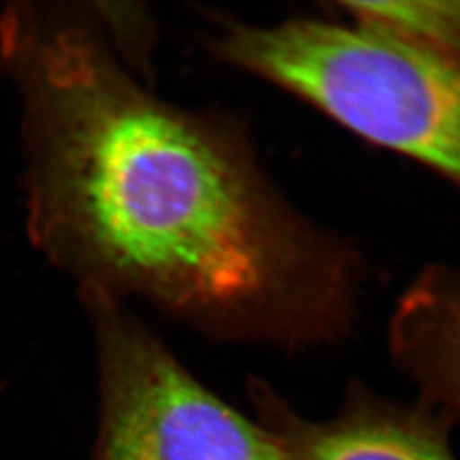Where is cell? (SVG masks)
<instances>
[{
    "label": "cell",
    "mask_w": 460,
    "mask_h": 460,
    "mask_svg": "<svg viewBox=\"0 0 460 460\" xmlns=\"http://www.w3.org/2000/svg\"><path fill=\"white\" fill-rule=\"evenodd\" d=\"M252 401L283 460H459L452 421L428 402L402 406L353 385L341 411L314 421L264 384H254Z\"/></svg>",
    "instance_id": "277c9868"
},
{
    "label": "cell",
    "mask_w": 460,
    "mask_h": 460,
    "mask_svg": "<svg viewBox=\"0 0 460 460\" xmlns=\"http://www.w3.org/2000/svg\"><path fill=\"white\" fill-rule=\"evenodd\" d=\"M101 420L91 460H283L252 423L198 382L115 296L85 287Z\"/></svg>",
    "instance_id": "3957f363"
},
{
    "label": "cell",
    "mask_w": 460,
    "mask_h": 460,
    "mask_svg": "<svg viewBox=\"0 0 460 460\" xmlns=\"http://www.w3.org/2000/svg\"><path fill=\"white\" fill-rule=\"evenodd\" d=\"M0 49L24 102L36 246L83 288L243 331L277 287L279 239L241 152L148 94L75 17L19 5Z\"/></svg>",
    "instance_id": "6da1fadb"
},
{
    "label": "cell",
    "mask_w": 460,
    "mask_h": 460,
    "mask_svg": "<svg viewBox=\"0 0 460 460\" xmlns=\"http://www.w3.org/2000/svg\"><path fill=\"white\" fill-rule=\"evenodd\" d=\"M391 345L423 389L425 402L460 421V279L429 273L404 296Z\"/></svg>",
    "instance_id": "5b68a950"
},
{
    "label": "cell",
    "mask_w": 460,
    "mask_h": 460,
    "mask_svg": "<svg viewBox=\"0 0 460 460\" xmlns=\"http://www.w3.org/2000/svg\"><path fill=\"white\" fill-rule=\"evenodd\" d=\"M351 19L460 58V2H349Z\"/></svg>",
    "instance_id": "8992f818"
},
{
    "label": "cell",
    "mask_w": 460,
    "mask_h": 460,
    "mask_svg": "<svg viewBox=\"0 0 460 460\" xmlns=\"http://www.w3.org/2000/svg\"><path fill=\"white\" fill-rule=\"evenodd\" d=\"M215 49L365 140L460 184V58L355 19L237 24Z\"/></svg>",
    "instance_id": "7a4b0ae2"
}]
</instances>
